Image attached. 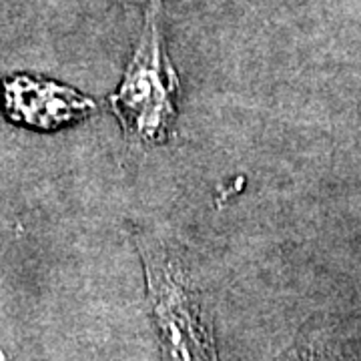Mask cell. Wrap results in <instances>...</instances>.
<instances>
[{"instance_id":"1","label":"cell","mask_w":361,"mask_h":361,"mask_svg":"<svg viewBox=\"0 0 361 361\" xmlns=\"http://www.w3.org/2000/svg\"><path fill=\"white\" fill-rule=\"evenodd\" d=\"M177 87L159 20H147L123 80L111 97V106L125 133L139 141H161L175 118Z\"/></svg>"},{"instance_id":"2","label":"cell","mask_w":361,"mask_h":361,"mask_svg":"<svg viewBox=\"0 0 361 361\" xmlns=\"http://www.w3.org/2000/svg\"><path fill=\"white\" fill-rule=\"evenodd\" d=\"M149 307L165 361H217L199 301L175 263L153 243L141 245Z\"/></svg>"},{"instance_id":"3","label":"cell","mask_w":361,"mask_h":361,"mask_svg":"<svg viewBox=\"0 0 361 361\" xmlns=\"http://www.w3.org/2000/svg\"><path fill=\"white\" fill-rule=\"evenodd\" d=\"M4 103L14 118L37 129H59L94 111V101L75 89L28 77L6 82Z\"/></svg>"},{"instance_id":"4","label":"cell","mask_w":361,"mask_h":361,"mask_svg":"<svg viewBox=\"0 0 361 361\" xmlns=\"http://www.w3.org/2000/svg\"><path fill=\"white\" fill-rule=\"evenodd\" d=\"M145 2H147V20H159L163 0H145Z\"/></svg>"},{"instance_id":"5","label":"cell","mask_w":361,"mask_h":361,"mask_svg":"<svg viewBox=\"0 0 361 361\" xmlns=\"http://www.w3.org/2000/svg\"><path fill=\"white\" fill-rule=\"evenodd\" d=\"M0 361H2V360H0Z\"/></svg>"}]
</instances>
